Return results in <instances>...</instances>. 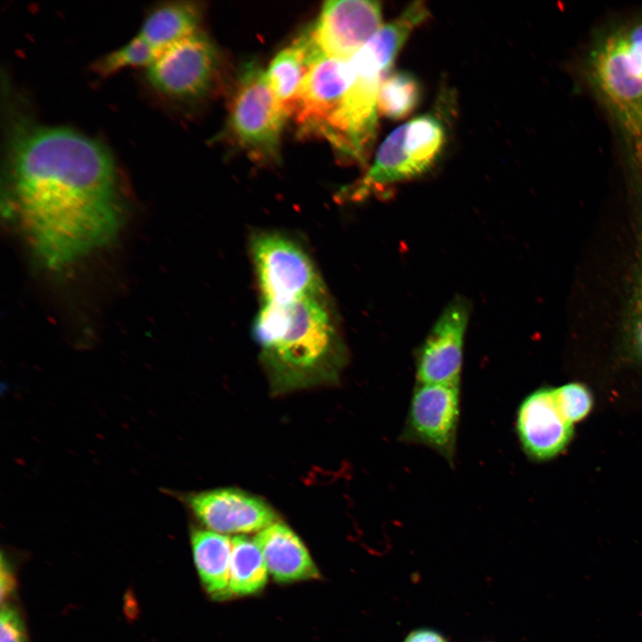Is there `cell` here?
Segmentation results:
<instances>
[{
	"label": "cell",
	"instance_id": "cell-1",
	"mask_svg": "<svg viewBox=\"0 0 642 642\" xmlns=\"http://www.w3.org/2000/svg\"><path fill=\"white\" fill-rule=\"evenodd\" d=\"M11 200L27 241L48 268L107 244L121 221L118 168L99 142L74 130L31 126L13 136Z\"/></svg>",
	"mask_w": 642,
	"mask_h": 642
},
{
	"label": "cell",
	"instance_id": "cell-2",
	"mask_svg": "<svg viewBox=\"0 0 642 642\" xmlns=\"http://www.w3.org/2000/svg\"><path fill=\"white\" fill-rule=\"evenodd\" d=\"M251 334L273 394L334 384L348 362L327 292L260 301Z\"/></svg>",
	"mask_w": 642,
	"mask_h": 642
},
{
	"label": "cell",
	"instance_id": "cell-3",
	"mask_svg": "<svg viewBox=\"0 0 642 642\" xmlns=\"http://www.w3.org/2000/svg\"><path fill=\"white\" fill-rule=\"evenodd\" d=\"M399 50L391 37L376 33L349 59L350 83L335 150L342 157L359 164L366 161L377 131L379 89Z\"/></svg>",
	"mask_w": 642,
	"mask_h": 642
},
{
	"label": "cell",
	"instance_id": "cell-4",
	"mask_svg": "<svg viewBox=\"0 0 642 642\" xmlns=\"http://www.w3.org/2000/svg\"><path fill=\"white\" fill-rule=\"evenodd\" d=\"M445 140V129L437 116L412 119L384 139L364 177L340 194L360 200L372 190L423 175L440 157Z\"/></svg>",
	"mask_w": 642,
	"mask_h": 642
},
{
	"label": "cell",
	"instance_id": "cell-5",
	"mask_svg": "<svg viewBox=\"0 0 642 642\" xmlns=\"http://www.w3.org/2000/svg\"><path fill=\"white\" fill-rule=\"evenodd\" d=\"M287 118L266 71L256 61L243 63L228 114V130L235 144L258 162H276Z\"/></svg>",
	"mask_w": 642,
	"mask_h": 642
},
{
	"label": "cell",
	"instance_id": "cell-6",
	"mask_svg": "<svg viewBox=\"0 0 642 642\" xmlns=\"http://www.w3.org/2000/svg\"><path fill=\"white\" fill-rule=\"evenodd\" d=\"M250 254L260 301L326 292L307 249L292 235L260 230L251 236Z\"/></svg>",
	"mask_w": 642,
	"mask_h": 642
},
{
	"label": "cell",
	"instance_id": "cell-7",
	"mask_svg": "<svg viewBox=\"0 0 642 642\" xmlns=\"http://www.w3.org/2000/svg\"><path fill=\"white\" fill-rule=\"evenodd\" d=\"M588 71L593 85L642 159V80L630 64L621 29L609 34L593 48Z\"/></svg>",
	"mask_w": 642,
	"mask_h": 642
},
{
	"label": "cell",
	"instance_id": "cell-8",
	"mask_svg": "<svg viewBox=\"0 0 642 642\" xmlns=\"http://www.w3.org/2000/svg\"><path fill=\"white\" fill-rule=\"evenodd\" d=\"M349 83V59L321 55L312 63L290 115L301 136H318L335 150Z\"/></svg>",
	"mask_w": 642,
	"mask_h": 642
},
{
	"label": "cell",
	"instance_id": "cell-9",
	"mask_svg": "<svg viewBox=\"0 0 642 642\" xmlns=\"http://www.w3.org/2000/svg\"><path fill=\"white\" fill-rule=\"evenodd\" d=\"M218 53L200 31L163 50L146 69L151 86L171 99L195 100L210 90Z\"/></svg>",
	"mask_w": 642,
	"mask_h": 642
},
{
	"label": "cell",
	"instance_id": "cell-10",
	"mask_svg": "<svg viewBox=\"0 0 642 642\" xmlns=\"http://www.w3.org/2000/svg\"><path fill=\"white\" fill-rule=\"evenodd\" d=\"M459 416V385L417 383L400 440L428 447L453 464Z\"/></svg>",
	"mask_w": 642,
	"mask_h": 642
},
{
	"label": "cell",
	"instance_id": "cell-11",
	"mask_svg": "<svg viewBox=\"0 0 642 642\" xmlns=\"http://www.w3.org/2000/svg\"><path fill=\"white\" fill-rule=\"evenodd\" d=\"M163 491L179 499L206 527L218 533L259 532L277 520L276 512L264 500L238 489Z\"/></svg>",
	"mask_w": 642,
	"mask_h": 642
},
{
	"label": "cell",
	"instance_id": "cell-12",
	"mask_svg": "<svg viewBox=\"0 0 642 642\" xmlns=\"http://www.w3.org/2000/svg\"><path fill=\"white\" fill-rule=\"evenodd\" d=\"M470 309L463 297L452 300L443 309L417 351L418 383L459 385Z\"/></svg>",
	"mask_w": 642,
	"mask_h": 642
},
{
	"label": "cell",
	"instance_id": "cell-13",
	"mask_svg": "<svg viewBox=\"0 0 642 642\" xmlns=\"http://www.w3.org/2000/svg\"><path fill=\"white\" fill-rule=\"evenodd\" d=\"M381 23L382 8L376 1L333 0L323 4L309 30L322 54L348 60L375 34Z\"/></svg>",
	"mask_w": 642,
	"mask_h": 642
},
{
	"label": "cell",
	"instance_id": "cell-14",
	"mask_svg": "<svg viewBox=\"0 0 642 642\" xmlns=\"http://www.w3.org/2000/svg\"><path fill=\"white\" fill-rule=\"evenodd\" d=\"M515 427L523 449L537 461L560 454L573 435V424L560 412L550 387H541L522 401Z\"/></svg>",
	"mask_w": 642,
	"mask_h": 642
},
{
	"label": "cell",
	"instance_id": "cell-15",
	"mask_svg": "<svg viewBox=\"0 0 642 642\" xmlns=\"http://www.w3.org/2000/svg\"><path fill=\"white\" fill-rule=\"evenodd\" d=\"M268 572L279 582L319 577L308 549L287 525L276 522L254 538Z\"/></svg>",
	"mask_w": 642,
	"mask_h": 642
},
{
	"label": "cell",
	"instance_id": "cell-16",
	"mask_svg": "<svg viewBox=\"0 0 642 642\" xmlns=\"http://www.w3.org/2000/svg\"><path fill=\"white\" fill-rule=\"evenodd\" d=\"M321 55L309 29L271 61L266 75L277 100L290 117L294 103L312 63Z\"/></svg>",
	"mask_w": 642,
	"mask_h": 642
},
{
	"label": "cell",
	"instance_id": "cell-17",
	"mask_svg": "<svg viewBox=\"0 0 642 642\" xmlns=\"http://www.w3.org/2000/svg\"><path fill=\"white\" fill-rule=\"evenodd\" d=\"M191 544L194 564L207 592L219 599L230 596L232 539L210 530L193 529Z\"/></svg>",
	"mask_w": 642,
	"mask_h": 642
},
{
	"label": "cell",
	"instance_id": "cell-18",
	"mask_svg": "<svg viewBox=\"0 0 642 642\" xmlns=\"http://www.w3.org/2000/svg\"><path fill=\"white\" fill-rule=\"evenodd\" d=\"M202 7L194 2L163 4L145 17L138 35L160 54L172 45L199 32Z\"/></svg>",
	"mask_w": 642,
	"mask_h": 642
},
{
	"label": "cell",
	"instance_id": "cell-19",
	"mask_svg": "<svg viewBox=\"0 0 642 642\" xmlns=\"http://www.w3.org/2000/svg\"><path fill=\"white\" fill-rule=\"evenodd\" d=\"M268 567L256 545L244 536L232 539L230 561V594L244 596L263 588L268 580Z\"/></svg>",
	"mask_w": 642,
	"mask_h": 642
},
{
	"label": "cell",
	"instance_id": "cell-20",
	"mask_svg": "<svg viewBox=\"0 0 642 642\" xmlns=\"http://www.w3.org/2000/svg\"><path fill=\"white\" fill-rule=\"evenodd\" d=\"M421 86L414 74L399 70L388 75L381 84L377 107L383 116L400 119L409 115L419 103Z\"/></svg>",
	"mask_w": 642,
	"mask_h": 642
},
{
	"label": "cell",
	"instance_id": "cell-21",
	"mask_svg": "<svg viewBox=\"0 0 642 642\" xmlns=\"http://www.w3.org/2000/svg\"><path fill=\"white\" fill-rule=\"evenodd\" d=\"M160 53L136 34L127 44L93 64V70L103 77L129 67L147 69L159 56Z\"/></svg>",
	"mask_w": 642,
	"mask_h": 642
},
{
	"label": "cell",
	"instance_id": "cell-22",
	"mask_svg": "<svg viewBox=\"0 0 642 642\" xmlns=\"http://www.w3.org/2000/svg\"><path fill=\"white\" fill-rule=\"evenodd\" d=\"M557 407L572 424L585 418L593 406L590 391L580 383H570L555 389Z\"/></svg>",
	"mask_w": 642,
	"mask_h": 642
},
{
	"label": "cell",
	"instance_id": "cell-23",
	"mask_svg": "<svg viewBox=\"0 0 642 642\" xmlns=\"http://www.w3.org/2000/svg\"><path fill=\"white\" fill-rule=\"evenodd\" d=\"M0 642H28L24 622L18 611L4 605L0 615Z\"/></svg>",
	"mask_w": 642,
	"mask_h": 642
},
{
	"label": "cell",
	"instance_id": "cell-24",
	"mask_svg": "<svg viewBox=\"0 0 642 642\" xmlns=\"http://www.w3.org/2000/svg\"><path fill=\"white\" fill-rule=\"evenodd\" d=\"M621 33L630 64L642 80V21L622 29Z\"/></svg>",
	"mask_w": 642,
	"mask_h": 642
},
{
	"label": "cell",
	"instance_id": "cell-25",
	"mask_svg": "<svg viewBox=\"0 0 642 642\" xmlns=\"http://www.w3.org/2000/svg\"><path fill=\"white\" fill-rule=\"evenodd\" d=\"M1 601L2 603L7 599L10 595L13 592L15 582L12 570L11 569L8 563L5 561L4 556L1 557Z\"/></svg>",
	"mask_w": 642,
	"mask_h": 642
},
{
	"label": "cell",
	"instance_id": "cell-26",
	"mask_svg": "<svg viewBox=\"0 0 642 642\" xmlns=\"http://www.w3.org/2000/svg\"><path fill=\"white\" fill-rule=\"evenodd\" d=\"M404 642H446L436 631L431 630H417L411 632Z\"/></svg>",
	"mask_w": 642,
	"mask_h": 642
},
{
	"label": "cell",
	"instance_id": "cell-27",
	"mask_svg": "<svg viewBox=\"0 0 642 642\" xmlns=\"http://www.w3.org/2000/svg\"><path fill=\"white\" fill-rule=\"evenodd\" d=\"M641 338H642V332H641Z\"/></svg>",
	"mask_w": 642,
	"mask_h": 642
}]
</instances>
